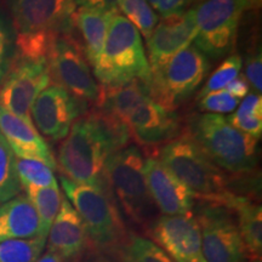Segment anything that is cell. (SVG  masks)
Returning <instances> with one entry per match:
<instances>
[{"label": "cell", "mask_w": 262, "mask_h": 262, "mask_svg": "<svg viewBox=\"0 0 262 262\" xmlns=\"http://www.w3.org/2000/svg\"><path fill=\"white\" fill-rule=\"evenodd\" d=\"M131 139L125 124L95 110L77 119L58 148V164L67 179L80 185L110 187L104 176L108 157Z\"/></svg>", "instance_id": "6da1fadb"}, {"label": "cell", "mask_w": 262, "mask_h": 262, "mask_svg": "<svg viewBox=\"0 0 262 262\" xmlns=\"http://www.w3.org/2000/svg\"><path fill=\"white\" fill-rule=\"evenodd\" d=\"M11 10L16 31L14 58L48 60L55 39L73 29L74 0H15Z\"/></svg>", "instance_id": "7a4b0ae2"}, {"label": "cell", "mask_w": 262, "mask_h": 262, "mask_svg": "<svg viewBox=\"0 0 262 262\" xmlns=\"http://www.w3.org/2000/svg\"><path fill=\"white\" fill-rule=\"evenodd\" d=\"M186 133L222 171L247 175L256 168L257 140L232 126L227 118L196 114L188 119Z\"/></svg>", "instance_id": "3957f363"}, {"label": "cell", "mask_w": 262, "mask_h": 262, "mask_svg": "<svg viewBox=\"0 0 262 262\" xmlns=\"http://www.w3.org/2000/svg\"><path fill=\"white\" fill-rule=\"evenodd\" d=\"M158 160L202 202L225 205L233 193L228 189L226 172L206 157L187 133L166 142L159 149Z\"/></svg>", "instance_id": "277c9868"}, {"label": "cell", "mask_w": 262, "mask_h": 262, "mask_svg": "<svg viewBox=\"0 0 262 262\" xmlns=\"http://www.w3.org/2000/svg\"><path fill=\"white\" fill-rule=\"evenodd\" d=\"M94 72L101 86H117L134 79L142 80L149 86L150 67L140 32L118 12L108 28Z\"/></svg>", "instance_id": "5b68a950"}, {"label": "cell", "mask_w": 262, "mask_h": 262, "mask_svg": "<svg viewBox=\"0 0 262 262\" xmlns=\"http://www.w3.org/2000/svg\"><path fill=\"white\" fill-rule=\"evenodd\" d=\"M68 202L78 212L89 241L100 250L116 249L125 237L120 211L110 187L80 185L60 176Z\"/></svg>", "instance_id": "8992f818"}, {"label": "cell", "mask_w": 262, "mask_h": 262, "mask_svg": "<svg viewBox=\"0 0 262 262\" xmlns=\"http://www.w3.org/2000/svg\"><path fill=\"white\" fill-rule=\"evenodd\" d=\"M145 159L137 146H126L108 157L104 176L124 214L136 225H150L157 208L147 187Z\"/></svg>", "instance_id": "52a82bcc"}, {"label": "cell", "mask_w": 262, "mask_h": 262, "mask_svg": "<svg viewBox=\"0 0 262 262\" xmlns=\"http://www.w3.org/2000/svg\"><path fill=\"white\" fill-rule=\"evenodd\" d=\"M210 63L194 45H188L162 67L150 71L149 96L159 106L175 111L203 83Z\"/></svg>", "instance_id": "ba28073f"}, {"label": "cell", "mask_w": 262, "mask_h": 262, "mask_svg": "<svg viewBox=\"0 0 262 262\" xmlns=\"http://www.w3.org/2000/svg\"><path fill=\"white\" fill-rule=\"evenodd\" d=\"M244 10L242 0H199L193 9L196 25L194 47L212 58L231 52Z\"/></svg>", "instance_id": "9c48e42d"}, {"label": "cell", "mask_w": 262, "mask_h": 262, "mask_svg": "<svg viewBox=\"0 0 262 262\" xmlns=\"http://www.w3.org/2000/svg\"><path fill=\"white\" fill-rule=\"evenodd\" d=\"M72 31L61 33L52 44L48 56L50 77L73 96L96 103L100 88L91 73L83 47Z\"/></svg>", "instance_id": "30bf717a"}, {"label": "cell", "mask_w": 262, "mask_h": 262, "mask_svg": "<svg viewBox=\"0 0 262 262\" xmlns=\"http://www.w3.org/2000/svg\"><path fill=\"white\" fill-rule=\"evenodd\" d=\"M195 219L208 262H248L243 239L233 211L224 205L205 203Z\"/></svg>", "instance_id": "8fae6325"}, {"label": "cell", "mask_w": 262, "mask_h": 262, "mask_svg": "<svg viewBox=\"0 0 262 262\" xmlns=\"http://www.w3.org/2000/svg\"><path fill=\"white\" fill-rule=\"evenodd\" d=\"M50 79L47 58H14L8 73L0 83V106L33 124L31 108L38 95L50 84Z\"/></svg>", "instance_id": "7c38bea8"}, {"label": "cell", "mask_w": 262, "mask_h": 262, "mask_svg": "<svg viewBox=\"0 0 262 262\" xmlns=\"http://www.w3.org/2000/svg\"><path fill=\"white\" fill-rule=\"evenodd\" d=\"M89 103L71 95L60 85L44 89L31 108L37 129L51 141L63 140L77 119L88 113Z\"/></svg>", "instance_id": "4fadbf2b"}, {"label": "cell", "mask_w": 262, "mask_h": 262, "mask_svg": "<svg viewBox=\"0 0 262 262\" xmlns=\"http://www.w3.org/2000/svg\"><path fill=\"white\" fill-rule=\"evenodd\" d=\"M149 234L173 262H208L201 228L193 214L159 216L149 225Z\"/></svg>", "instance_id": "5bb4252c"}, {"label": "cell", "mask_w": 262, "mask_h": 262, "mask_svg": "<svg viewBox=\"0 0 262 262\" xmlns=\"http://www.w3.org/2000/svg\"><path fill=\"white\" fill-rule=\"evenodd\" d=\"M147 187L157 210L165 216L193 214L195 195L176 179L156 157H148L143 165Z\"/></svg>", "instance_id": "9a60e30c"}, {"label": "cell", "mask_w": 262, "mask_h": 262, "mask_svg": "<svg viewBox=\"0 0 262 262\" xmlns=\"http://www.w3.org/2000/svg\"><path fill=\"white\" fill-rule=\"evenodd\" d=\"M196 34L193 9L163 17L147 39L150 71L162 67L178 52L188 47Z\"/></svg>", "instance_id": "2e32d148"}, {"label": "cell", "mask_w": 262, "mask_h": 262, "mask_svg": "<svg viewBox=\"0 0 262 262\" xmlns=\"http://www.w3.org/2000/svg\"><path fill=\"white\" fill-rule=\"evenodd\" d=\"M125 125L131 139L145 146L165 145L181 134V123L175 111L165 110L150 97L131 112Z\"/></svg>", "instance_id": "e0dca14e"}, {"label": "cell", "mask_w": 262, "mask_h": 262, "mask_svg": "<svg viewBox=\"0 0 262 262\" xmlns=\"http://www.w3.org/2000/svg\"><path fill=\"white\" fill-rule=\"evenodd\" d=\"M0 133L8 141L16 157L24 159L38 160L54 170L57 162L50 147L40 136L34 124L26 122L22 118L10 113L0 106Z\"/></svg>", "instance_id": "ac0fdd59"}, {"label": "cell", "mask_w": 262, "mask_h": 262, "mask_svg": "<svg viewBox=\"0 0 262 262\" xmlns=\"http://www.w3.org/2000/svg\"><path fill=\"white\" fill-rule=\"evenodd\" d=\"M47 242L49 250L57 253L63 261L79 258L90 243L83 221L67 198H62L60 210L52 222Z\"/></svg>", "instance_id": "d6986e66"}, {"label": "cell", "mask_w": 262, "mask_h": 262, "mask_svg": "<svg viewBox=\"0 0 262 262\" xmlns=\"http://www.w3.org/2000/svg\"><path fill=\"white\" fill-rule=\"evenodd\" d=\"M39 237V219L27 195L0 205V243Z\"/></svg>", "instance_id": "ffe728a7"}, {"label": "cell", "mask_w": 262, "mask_h": 262, "mask_svg": "<svg viewBox=\"0 0 262 262\" xmlns=\"http://www.w3.org/2000/svg\"><path fill=\"white\" fill-rule=\"evenodd\" d=\"M237 215V224L247 250L248 261L261 262L262 255V209L248 196L232 193L225 204Z\"/></svg>", "instance_id": "44dd1931"}, {"label": "cell", "mask_w": 262, "mask_h": 262, "mask_svg": "<svg viewBox=\"0 0 262 262\" xmlns=\"http://www.w3.org/2000/svg\"><path fill=\"white\" fill-rule=\"evenodd\" d=\"M149 88L140 79H134L117 86H101L97 110L125 124L135 108L149 98Z\"/></svg>", "instance_id": "7402d4cb"}, {"label": "cell", "mask_w": 262, "mask_h": 262, "mask_svg": "<svg viewBox=\"0 0 262 262\" xmlns=\"http://www.w3.org/2000/svg\"><path fill=\"white\" fill-rule=\"evenodd\" d=\"M118 10L102 11V10L79 8L72 16V24L79 31L83 39V51L90 64L96 63L98 55L106 40L108 28L113 16Z\"/></svg>", "instance_id": "603a6c76"}, {"label": "cell", "mask_w": 262, "mask_h": 262, "mask_svg": "<svg viewBox=\"0 0 262 262\" xmlns=\"http://www.w3.org/2000/svg\"><path fill=\"white\" fill-rule=\"evenodd\" d=\"M26 195L34 206L39 219V237L47 239L49 231L60 210L62 194L58 186L26 187Z\"/></svg>", "instance_id": "cb8c5ba5"}, {"label": "cell", "mask_w": 262, "mask_h": 262, "mask_svg": "<svg viewBox=\"0 0 262 262\" xmlns=\"http://www.w3.org/2000/svg\"><path fill=\"white\" fill-rule=\"evenodd\" d=\"M114 250L122 262H173L156 242L135 233L126 234Z\"/></svg>", "instance_id": "d4e9b609"}, {"label": "cell", "mask_w": 262, "mask_h": 262, "mask_svg": "<svg viewBox=\"0 0 262 262\" xmlns=\"http://www.w3.org/2000/svg\"><path fill=\"white\" fill-rule=\"evenodd\" d=\"M232 126L258 140L262 134V97L250 94L238 104V110L227 118Z\"/></svg>", "instance_id": "484cf974"}, {"label": "cell", "mask_w": 262, "mask_h": 262, "mask_svg": "<svg viewBox=\"0 0 262 262\" xmlns=\"http://www.w3.org/2000/svg\"><path fill=\"white\" fill-rule=\"evenodd\" d=\"M21 189L16 171V156L0 133V205L18 195Z\"/></svg>", "instance_id": "4316f807"}, {"label": "cell", "mask_w": 262, "mask_h": 262, "mask_svg": "<svg viewBox=\"0 0 262 262\" xmlns=\"http://www.w3.org/2000/svg\"><path fill=\"white\" fill-rule=\"evenodd\" d=\"M16 171L24 188L58 186L52 169L47 164L38 162V160L16 157Z\"/></svg>", "instance_id": "83f0119b"}, {"label": "cell", "mask_w": 262, "mask_h": 262, "mask_svg": "<svg viewBox=\"0 0 262 262\" xmlns=\"http://www.w3.org/2000/svg\"><path fill=\"white\" fill-rule=\"evenodd\" d=\"M45 244L47 239L40 237L0 243V262H35Z\"/></svg>", "instance_id": "f1b7e54d"}, {"label": "cell", "mask_w": 262, "mask_h": 262, "mask_svg": "<svg viewBox=\"0 0 262 262\" xmlns=\"http://www.w3.org/2000/svg\"><path fill=\"white\" fill-rule=\"evenodd\" d=\"M118 9L126 16L127 21L135 26L146 39L149 38L158 24V16L147 0H119Z\"/></svg>", "instance_id": "f546056e"}, {"label": "cell", "mask_w": 262, "mask_h": 262, "mask_svg": "<svg viewBox=\"0 0 262 262\" xmlns=\"http://www.w3.org/2000/svg\"><path fill=\"white\" fill-rule=\"evenodd\" d=\"M242 70V58L238 55H232L222 62L220 67L210 75L204 88L199 91L198 98L204 97L205 95L222 90L226 85L231 83L234 78L239 75Z\"/></svg>", "instance_id": "4dcf8cb0"}, {"label": "cell", "mask_w": 262, "mask_h": 262, "mask_svg": "<svg viewBox=\"0 0 262 262\" xmlns=\"http://www.w3.org/2000/svg\"><path fill=\"white\" fill-rule=\"evenodd\" d=\"M199 108L203 112H209L211 114L231 113L238 107L239 98L232 96L225 90L214 91L199 98Z\"/></svg>", "instance_id": "1f68e13d"}, {"label": "cell", "mask_w": 262, "mask_h": 262, "mask_svg": "<svg viewBox=\"0 0 262 262\" xmlns=\"http://www.w3.org/2000/svg\"><path fill=\"white\" fill-rule=\"evenodd\" d=\"M15 57L14 37L8 22L0 14V83L8 73Z\"/></svg>", "instance_id": "d6a6232c"}, {"label": "cell", "mask_w": 262, "mask_h": 262, "mask_svg": "<svg viewBox=\"0 0 262 262\" xmlns=\"http://www.w3.org/2000/svg\"><path fill=\"white\" fill-rule=\"evenodd\" d=\"M245 79L249 80V83L253 85L255 93H261L262 89V56L261 50L254 52L250 55L247 60V64H245Z\"/></svg>", "instance_id": "836d02e7"}, {"label": "cell", "mask_w": 262, "mask_h": 262, "mask_svg": "<svg viewBox=\"0 0 262 262\" xmlns=\"http://www.w3.org/2000/svg\"><path fill=\"white\" fill-rule=\"evenodd\" d=\"M163 17L186 11L193 0H147Z\"/></svg>", "instance_id": "e575fe53"}, {"label": "cell", "mask_w": 262, "mask_h": 262, "mask_svg": "<svg viewBox=\"0 0 262 262\" xmlns=\"http://www.w3.org/2000/svg\"><path fill=\"white\" fill-rule=\"evenodd\" d=\"M74 3L79 8L113 11V10H118L119 0H74Z\"/></svg>", "instance_id": "d590c367"}, {"label": "cell", "mask_w": 262, "mask_h": 262, "mask_svg": "<svg viewBox=\"0 0 262 262\" xmlns=\"http://www.w3.org/2000/svg\"><path fill=\"white\" fill-rule=\"evenodd\" d=\"M222 90L227 91L228 94H231L232 96H234L237 98L245 97L249 93V83H248V80L245 79V77L238 75V77L234 78L231 83L226 85Z\"/></svg>", "instance_id": "8d00e7d4"}, {"label": "cell", "mask_w": 262, "mask_h": 262, "mask_svg": "<svg viewBox=\"0 0 262 262\" xmlns=\"http://www.w3.org/2000/svg\"><path fill=\"white\" fill-rule=\"evenodd\" d=\"M35 262H64L60 255L52 250H47V253L41 254Z\"/></svg>", "instance_id": "74e56055"}, {"label": "cell", "mask_w": 262, "mask_h": 262, "mask_svg": "<svg viewBox=\"0 0 262 262\" xmlns=\"http://www.w3.org/2000/svg\"><path fill=\"white\" fill-rule=\"evenodd\" d=\"M244 4V9H257L261 6L262 0H242Z\"/></svg>", "instance_id": "f35d334b"}, {"label": "cell", "mask_w": 262, "mask_h": 262, "mask_svg": "<svg viewBox=\"0 0 262 262\" xmlns=\"http://www.w3.org/2000/svg\"><path fill=\"white\" fill-rule=\"evenodd\" d=\"M12 2H15V0H11V3H12Z\"/></svg>", "instance_id": "ab89813d"}]
</instances>
